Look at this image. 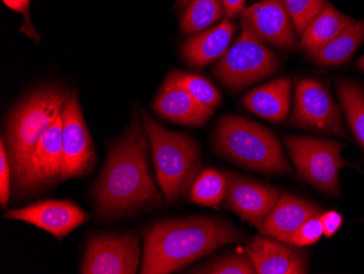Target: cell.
<instances>
[{"label":"cell","instance_id":"cell-1","mask_svg":"<svg viewBox=\"0 0 364 274\" xmlns=\"http://www.w3.org/2000/svg\"><path fill=\"white\" fill-rule=\"evenodd\" d=\"M150 140L134 112L130 127L108 154L94 189L98 214L119 218L161 201L149 165Z\"/></svg>","mask_w":364,"mask_h":274},{"label":"cell","instance_id":"cell-2","mask_svg":"<svg viewBox=\"0 0 364 274\" xmlns=\"http://www.w3.org/2000/svg\"><path fill=\"white\" fill-rule=\"evenodd\" d=\"M230 223L214 218L163 221L144 236L143 274H168L210 255L225 245L242 241Z\"/></svg>","mask_w":364,"mask_h":274},{"label":"cell","instance_id":"cell-3","mask_svg":"<svg viewBox=\"0 0 364 274\" xmlns=\"http://www.w3.org/2000/svg\"><path fill=\"white\" fill-rule=\"evenodd\" d=\"M214 144L220 157L247 169L279 175L292 173L277 137L257 122L238 116L222 118Z\"/></svg>","mask_w":364,"mask_h":274},{"label":"cell","instance_id":"cell-4","mask_svg":"<svg viewBox=\"0 0 364 274\" xmlns=\"http://www.w3.org/2000/svg\"><path fill=\"white\" fill-rule=\"evenodd\" d=\"M68 98V92L60 88H43L14 110L6 134L14 187L21 181L38 141L60 116Z\"/></svg>","mask_w":364,"mask_h":274},{"label":"cell","instance_id":"cell-5","mask_svg":"<svg viewBox=\"0 0 364 274\" xmlns=\"http://www.w3.org/2000/svg\"><path fill=\"white\" fill-rule=\"evenodd\" d=\"M142 118L150 140L157 181L166 199L176 201L187 194L201 169L198 144L188 135L161 126L144 110Z\"/></svg>","mask_w":364,"mask_h":274},{"label":"cell","instance_id":"cell-6","mask_svg":"<svg viewBox=\"0 0 364 274\" xmlns=\"http://www.w3.org/2000/svg\"><path fill=\"white\" fill-rule=\"evenodd\" d=\"M284 142L300 177L326 195L338 197L339 173L350 167L341 157L345 144L304 136H286Z\"/></svg>","mask_w":364,"mask_h":274},{"label":"cell","instance_id":"cell-7","mask_svg":"<svg viewBox=\"0 0 364 274\" xmlns=\"http://www.w3.org/2000/svg\"><path fill=\"white\" fill-rule=\"evenodd\" d=\"M241 26L242 33L214 67L220 83L236 91L274 75L279 66L277 56L265 42L250 28Z\"/></svg>","mask_w":364,"mask_h":274},{"label":"cell","instance_id":"cell-8","mask_svg":"<svg viewBox=\"0 0 364 274\" xmlns=\"http://www.w3.org/2000/svg\"><path fill=\"white\" fill-rule=\"evenodd\" d=\"M288 124L316 134L348 138L339 106L322 83L301 80L296 89L294 107Z\"/></svg>","mask_w":364,"mask_h":274},{"label":"cell","instance_id":"cell-9","mask_svg":"<svg viewBox=\"0 0 364 274\" xmlns=\"http://www.w3.org/2000/svg\"><path fill=\"white\" fill-rule=\"evenodd\" d=\"M139 261L140 244L134 233L95 235L87 241L81 273L134 274Z\"/></svg>","mask_w":364,"mask_h":274},{"label":"cell","instance_id":"cell-10","mask_svg":"<svg viewBox=\"0 0 364 274\" xmlns=\"http://www.w3.org/2000/svg\"><path fill=\"white\" fill-rule=\"evenodd\" d=\"M61 181H65L89 173L95 159L93 143L80 107L77 92L69 95L61 112Z\"/></svg>","mask_w":364,"mask_h":274},{"label":"cell","instance_id":"cell-11","mask_svg":"<svg viewBox=\"0 0 364 274\" xmlns=\"http://www.w3.org/2000/svg\"><path fill=\"white\" fill-rule=\"evenodd\" d=\"M61 132L63 120L60 114L33 151L21 181L16 186L18 191L24 194L34 191L61 179Z\"/></svg>","mask_w":364,"mask_h":274},{"label":"cell","instance_id":"cell-12","mask_svg":"<svg viewBox=\"0 0 364 274\" xmlns=\"http://www.w3.org/2000/svg\"><path fill=\"white\" fill-rule=\"evenodd\" d=\"M4 218L30 223L61 239L87 222L89 216L73 202L46 200L26 208L10 210Z\"/></svg>","mask_w":364,"mask_h":274},{"label":"cell","instance_id":"cell-13","mask_svg":"<svg viewBox=\"0 0 364 274\" xmlns=\"http://www.w3.org/2000/svg\"><path fill=\"white\" fill-rule=\"evenodd\" d=\"M241 26L265 43L288 50L296 45L294 26L284 0H262L243 10Z\"/></svg>","mask_w":364,"mask_h":274},{"label":"cell","instance_id":"cell-14","mask_svg":"<svg viewBox=\"0 0 364 274\" xmlns=\"http://www.w3.org/2000/svg\"><path fill=\"white\" fill-rule=\"evenodd\" d=\"M279 197V191L272 186L255 183L230 173L224 200L226 208L257 228Z\"/></svg>","mask_w":364,"mask_h":274},{"label":"cell","instance_id":"cell-15","mask_svg":"<svg viewBox=\"0 0 364 274\" xmlns=\"http://www.w3.org/2000/svg\"><path fill=\"white\" fill-rule=\"evenodd\" d=\"M299 247L274 241L265 235L255 236L247 246V255L259 274L308 273V260Z\"/></svg>","mask_w":364,"mask_h":274},{"label":"cell","instance_id":"cell-16","mask_svg":"<svg viewBox=\"0 0 364 274\" xmlns=\"http://www.w3.org/2000/svg\"><path fill=\"white\" fill-rule=\"evenodd\" d=\"M322 214L321 206L296 196L284 194L257 230L259 234L291 244L300 226L309 218L320 216Z\"/></svg>","mask_w":364,"mask_h":274},{"label":"cell","instance_id":"cell-17","mask_svg":"<svg viewBox=\"0 0 364 274\" xmlns=\"http://www.w3.org/2000/svg\"><path fill=\"white\" fill-rule=\"evenodd\" d=\"M154 110L163 117L187 126H202L214 112L213 108L196 101L178 83L173 73L167 77L157 94Z\"/></svg>","mask_w":364,"mask_h":274},{"label":"cell","instance_id":"cell-18","mask_svg":"<svg viewBox=\"0 0 364 274\" xmlns=\"http://www.w3.org/2000/svg\"><path fill=\"white\" fill-rule=\"evenodd\" d=\"M236 26L229 18L203 33L191 36L182 47V55L194 67H205L226 54Z\"/></svg>","mask_w":364,"mask_h":274},{"label":"cell","instance_id":"cell-19","mask_svg":"<svg viewBox=\"0 0 364 274\" xmlns=\"http://www.w3.org/2000/svg\"><path fill=\"white\" fill-rule=\"evenodd\" d=\"M242 102L247 110L259 117L283 122L289 112L291 81L288 78H278L245 94Z\"/></svg>","mask_w":364,"mask_h":274},{"label":"cell","instance_id":"cell-20","mask_svg":"<svg viewBox=\"0 0 364 274\" xmlns=\"http://www.w3.org/2000/svg\"><path fill=\"white\" fill-rule=\"evenodd\" d=\"M351 21L353 18L347 17L331 4H327L326 7L306 26L301 36L300 46L309 56H313L339 36Z\"/></svg>","mask_w":364,"mask_h":274},{"label":"cell","instance_id":"cell-21","mask_svg":"<svg viewBox=\"0 0 364 274\" xmlns=\"http://www.w3.org/2000/svg\"><path fill=\"white\" fill-rule=\"evenodd\" d=\"M363 42L364 21L353 19L339 36L323 47L320 52L311 56V59L324 66H341L350 60Z\"/></svg>","mask_w":364,"mask_h":274},{"label":"cell","instance_id":"cell-22","mask_svg":"<svg viewBox=\"0 0 364 274\" xmlns=\"http://www.w3.org/2000/svg\"><path fill=\"white\" fill-rule=\"evenodd\" d=\"M337 93L353 136L364 149V89L350 80H339Z\"/></svg>","mask_w":364,"mask_h":274},{"label":"cell","instance_id":"cell-23","mask_svg":"<svg viewBox=\"0 0 364 274\" xmlns=\"http://www.w3.org/2000/svg\"><path fill=\"white\" fill-rule=\"evenodd\" d=\"M229 175L230 173L206 169L192 184L190 200L198 206H218L226 196Z\"/></svg>","mask_w":364,"mask_h":274},{"label":"cell","instance_id":"cell-24","mask_svg":"<svg viewBox=\"0 0 364 274\" xmlns=\"http://www.w3.org/2000/svg\"><path fill=\"white\" fill-rule=\"evenodd\" d=\"M226 14L223 0H191L182 14L180 28L183 33L204 30Z\"/></svg>","mask_w":364,"mask_h":274},{"label":"cell","instance_id":"cell-25","mask_svg":"<svg viewBox=\"0 0 364 274\" xmlns=\"http://www.w3.org/2000/svg\"><path fill=\"white\" fill-rule=\"evenodd\" d=\"M178 83L185 88L196 101L213 108L218 107L222 101V95L212 83L201 75L191 73H173Z\"/></svg>","mask_w":364,"mask_h":274},{"label":"cell","instance_id":"cell-26","mask_svg":"<svg viewBox=\"0 0 364 274\" xmlns=\"http://www.w3.org/2000/svg\"><path fill=\"white\" fill-rule=\"evenodd\" d=\"M294 30L302 36L306 26L326 7V0H284Z\"/></svg>","mask_w":364,"mask_h":274},{"label":"cell","instance_id":"cell-27","mask_svg":"<svg viewBox=\"0 0 364 274\" xmlns=\"http://www.w3.org/2000/svg\"><path fill=\"white\" fill-rule=\"evenodd\" d=\"M191 273L198 274H255V265L249 255H234L220 258L208 265L192 270Z\"/></svg>","mask_w":364,"mask_h":274},{"label":"cell","instance_id":"cell-28","mask_svg":"<svg viewBox=\"0 0 364 274\" xmlns=\"http://www.w3.org/2000/svg\"><path fill=\"white\" fill-rule=\"evenodd\" d=\"M323 226L321 223L320 216L309 218L300 226L299 230L296 231L294 238L291 241V245L296 247L310 246L316 244L323 236Z\"/></svg>","mask_w":364,"mask_h":274},{"label":"cell","instance_id":"cell-29","mask_svg":"<svg viewBox=\"0 0 364 274\" xmlns=\"http://www.w3.org/2000/svg\"><path fill=\"white\" fill-rule=\"evenodd\" d=\"M11 165L6 150L5 141L0 142V204L7 206L10 197V179H11Z\"/></svg>","mask_w":364,"mask_h":274},{"label":"cell","instance_id":"cell-30","mask_svg":"<svg viewBox=\"0 0 364 274\" xmlns=\"http://www.w3.org/2000/svg\"><path fill=\"white\" fill-rule=\"evenodd\" d=\"M320 220L322 223L323 234L329 238L338 232L343 225V218L339 212L331 210V211L323 212L320 216Z\"/></svg>","mask_w":364,"mask_h":274},{"label":"cell","instance_id":"cell-31","mask_svg":"<svg viewBox=\"0 0 364 274\" xmlns=\"http://www.w3.org/2000/svg\"><path fill=\"white\" fill-rule=\"evenodd\" d=\"M225 10H226V18L232 19L242 12L245 7V0H223Z\"/></svg>","mask_w":364,"mask_h":274},{"label":"cell","instance_id":"cell-32","mask_svg":"<svg viewBox=\"0 0 364 274\" xmlns=\"http://www.w3.org/2000/svg\"><path fill=\"white\" fill-rule=\"evenodd\" d=\"M30 0H4L6 6L14 11L23 12L28 7Z\"/></svg>","mask_w":364,"mask_h":274},{"label":"cell","instance_id":"cell-33","mask_svg":"<svg viewBox=\"0 0 364 274\" xmlns=\"http://www.w3.org/2000/svg\"><path fill=\"white\" fill-rule=\"evenodd\" d=\"M357 67L362 71V73H364V55L358 59Z\"/></svg>","mask_w":364,"mask_h":274},{"label":"cell","instance_id":"cell-34","mask_svg":"<svg viewBox=\"0 0 364 274\" xmlns=\"http://www.w3.org/2000/svg\"><path fill=\"white\" fill-rule=\"evenodd\" d=\"M189 1L190 0H177V4L178 6H180V7H183V6L187 5Z\"/></svg>","mask_w":364,"mask_h":274}]
</instances>
